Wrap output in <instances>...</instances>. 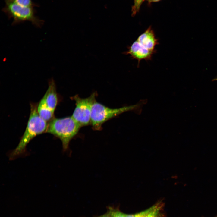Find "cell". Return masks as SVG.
I'll return each mask as SVG.
<instances>
[{"instance_id": "7", "label": "cell", "mask_w": 217, "mask_h": 217, "mask_svg": "<svg viewBox=\"0 0 217 217\" xmlns=\"http://www.w3.org/2000/svg\"><path fill=\"white\" fill-rule=\"evenodd\" d=\"M42 99L48 107L54 112L57 104L58 99L53 80L51 79L49 81L48 89Z\"/></svg>"}, {"instance_id": "6", "label": "cell", "mask_w": 217, "mask_h": 217, "mask_svg": "<svg viewBox=\"0 0 217 217\" xmlns=\"http://www.w3.org/2000/svg\"><path fill=\"white\" fill-rule=\"evenodd\" d=\"M96 92H94L86 98H81L78 95L72 97L75 102V107L72 117L81 127L90 124L92 107L96 101Z\"/></svg>"}, {"instance_id": "16", "label": "cell", "mask_w": 217, "mask_h": 217, "mask_svg": "<svg viewBox=\"0 0 217 217\" xmlns=\"http://www.w3.org/2000/svg\"><path fill=\"white\" fill-rule=\"evenodd\" d=\"M214 80H217V77H216V78H215V79Z\"/></svg>"}, {"instance_id": "15", "label": "cell", "mask_w": 217, "mask_h": 217, "mask_svg": "<svg viewBox=\"0 0 217 217\" xmlns=\"http://www.w3.org/2000/svg\"><path fill=\"white\" fill-rule=\"evenodd\" d=\"M151 2H157L159 1L160 0H149Z\"/></svg>"}, {"instance_id": "17", "label": "cell", "mask_w": 217, "mask_h": 217, "mask_svg": "<svg viewBox=\"0 0 217 217\" xmlns=\"http://www.w3.org/2000/svg\"><path fill=\"white\" fill-rule=\"evenodd\" d=\"M215 217H217V216H215Z\"/></svg>"}, {"instance_id": "5", "label": "cell", "mask_w": 217, "mask_h": 217, "mask_svg": "<svg viewBox=\"0 0 217 217\" xmlns=\"http://www.w3.org/2000/svg\"><path fill=\"white\" fill-rule=\"evenodd\" d=\"M5 0V5L3 11L8 17L13 18V24L29 21L39 27L42 24L43 21L35 16L33 7H24L10 0Z\"/></svg>"}, {"instance_id": "8", "label": "cell", "mask_w": 217, "mask_h": 217, "mask_svg": "<svg viewBox=\"0 0 217 217\" xmlns=\"http://www.w3.org/2000/svg\"><path fill=\"white\" fill-rule=\"evenodd\" d=\"M37 110L39 116L45 121H50L53 118L54 112L48 107L42 98L37 106Z\"/></svg>"}, {"instance_id": "10", "label": "cell", "mask_w": 217, "mask_h": 217, "mask_svg": "<svg viewBox=\"0 0 217 217\" xmlns=\"http://www.w3.org/2000/svg\"><path fill=\"white\" fill-rule=\"evenodd\" d=\"M21 6L26 7H34L35 5L32 0H10Z\"/></svg>"}, {"instance_id": "1", "label": "cell", "mask_w": 217, "mask_h": 217, "mask_svg": "<svg viewBox=\"0 0 217 217\" xmlns=\"http://www.w3.org/2000/svg\"><path fill=\"white\" fill-rule=\"evenodd\" d=\"M159 44L158 39L150 26L131 46L127 47L128 50L123 53L129 55L131 58L137 60L139 67L142 60H152L153 55L156 52L155 47Z\"/></svg>"}, {"instance_id": "2", "label": "cell", "mask_w": 217, "mask_h": 217, "mask_svg": "<svg viewBox=\"0 0 217 217\" xmlns=\"http://www.w3.org/2000/svg\"><path fill=\"white\" fill-rule=\"evenodd\" d=\"M48 124L39 116L37 105L31 104L30 112L26 129L17 146L10 154V158L13 159L23 153L27 145L33 138L46 132Z\"/></svg>"}, {"instance_id": "11", "label": "cell", "mask_w": 217, "mask_h": 217, "mask_svg": "<svg viewBox=\"0 0 217 217\" xmlns=\"http://www.w3.org/2000/svg\"><path fill=\"white\" fill-rule=\"evenodd\" d=\"M108 212L111 217H125V214L112 208H109Z\"/></svg>"}, {"instance_id": "14", "label": "cell", "mask_w": 217, "mask_h": 217, "mask_svg": "<svg viewBox=\"0 0 217 217\" xmlns=\"http://www.w3.org/2000/svg\"><path fill=\"white\" fill-rule=\"evenodd\" d=\"M96 217H111V216L109 212H108L104 215Z\"/></svg>"}, {"instance_id": "12", "label": "cell", "mask_w": 217, "mask_h": 217, "mask_svg": "<svg viewBox=\"0 0 217 217\" xmlns=\"http://www.w3.org/2000/svg\"><path fill=\"white\" fill-rule=\"evenodd\" d=\"M144 0H134V5L133 6L132 15H134L139 9L140 6Z\"/></svg>"}, {"instance_id": "9", "label": "cell", "mask_w": 217, "mask_h": 217, "mask_svg": "<svg viewBox=\"0 0 217 217\" xmlns=\"http://www.w3.org/2000/svg\"><path fill=\"white\" fill-rule=\"evenodd\" d=\"M161 206L159 203L152 206L150 211L143 217H158Z\"/></svg>"}, {"instance_id": "13", "label": "cell", "mask_w": 217, "mask_h": 217, "mask_svg": "<svg viewBox=\"0 0 217 217\" xmlns=\"http://www.w3.org/2000/svg\"><path fill=\"white\" fill-rule=\"evenodd\" d=\"M151 209V207L147 210L135 214L127 215L125 214V217H143L150 211Z\"/></svg>"}, {"instance_id": "4", "label": "cell", "mask_w": 217, "mask_h": 217, "mask_svg": "<svg viewBox=\"0 0 217 217\" xmlns=\"http://www.w3.org/2000/svg\"><path fill=\"white\" fill-rule=\"evenodd\" d=\"M137 106V105H134L112 108L106 106L96 101L92 107L90 124L95 130H101L102 124L106 121L124 112L132 110Z\"/></svg>"}, {"instance_id": "3", "label": "cell", "mask_w": 217, "mask_h": 217, "mask_svg": "<svg viewBox=\"0 0 217 217\" xmlns=\"http://www.w3.org/2000/svg\"><path fill=\"white\" fill-rule=\"evenodd\" d=\"M81 127L72 116L53 118L48 124L46 132L52 134L61 140L63 149L67 150L71 140L77 134Z\"/></svg>"}]
</instances>
